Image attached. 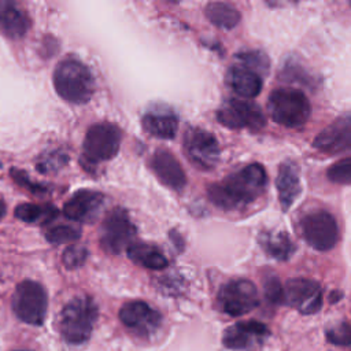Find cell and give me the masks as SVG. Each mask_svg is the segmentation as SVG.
I'll list each match as a JSON object with an SVG mask.
<instances>
[{
    "mask_svg": "<svg viewBox=\"0 0 351 351\" xmlns=\"http://www.w3.org/2000/svg\"><path fill=\"white\" fill-rule=\"evenodd\" d=\"M204 15L214 26L221 29H233L240 22L239 10L223 1L208 3L204 8Z\"/></svg>",
    "mask_w": 351,
    "mask_h": 351,
    "instance_id": "cb8c5ba5",
    "label": "cell"
},
{
    "mask_svg": "<svg viewBox=\"0 0 351 351\" xmlns=\"http://www.w3.org/2000/svg\"><path fill=\"white\" fill-rule=\"evenodd\" d=\"M263 291L267 302L273 304L284 303V285L276 276H267L263 282Z\"/></svg>",
    "mask_w": 351,
    "mask_h": 351,
    "instance_id": "4dcf8cb0",
    "label": "cell"
},
{
    "mask_svg": "<svg viewBox=\"0 0 351 351\" xmlns=\"http://www.w3.org/2000/svg\"><path fill=\"white\" fill-rule=\"evenodd\" d=\"M30 27L26 12L14 1L0 0V32L8 38H22Z\"/></svg>",
    "mask_w": 351,
    "mask_h": 351,
    "instance_id": "44dd1931",
    "label": "cell"
},
{
    "mask_svg": "<svg viewBox=\"0 0 351 351\" xmlns=\"http://www.w3.org/2000/svg\"><path fill=\"white\" fill-rule=\"evenodd\" d=\"M217 119L229 129H250L256 132L266 123L263 111L252 100L228 99L217 110Z\"/></svg>",
    "mask_w": 351,
    "mask_h": 351,
    "instance_id": "ba28073f",
    "label": "cell"
},
{
    "mask_svg": "<svg viewBox=\"0 0 351 351\" xmlns=\"http://www.w3.org/2000/svg\"><path fill=\"white\" fill-rule=\"evenodd\" d=\"M302 234L306 243L317 251H329L339 241V226L335 217L317 210L302 219Z\"/></svg>",
    "mask_w": 351,
    "mask_h": 351,
    "instance_id": "9c48e42d",
    "label": "cell"
},
{
    "mask_svg": "<svg viewBox=\"0 0 351 351\" xmlns=\"http://www.w3.org/2000/svg\"><path fill=\"white\" fill-rule=\"evenodd\" d=\"M267 110L271 119L287 128H298L306 123L310 117V101L296 88H277L267 100Z\"/></svg>",
    "mask_w": 351,
    "mask_h": 351,
    "instance_id": "277c9868",
    "label": "cell"
},
{
    "mask_svg": "<svg viewBox=\"0 0 351 351\" xmlns=\"http://www.w3.org/2000/svg\"><path fill=\"white\" fill-rule=\"evenodd\" d=\"M262 78L263 77H261L256 71L240 63L233 64L226 74V82L232 88V90L237 96L247 100L261 93L263 85Z\"/></svg>",
    "mask_w": 351,
    "mask_h": 351,
    "instance_id": "d6986e66",
    "label": "cell"
},
{
    "mask_svg": "<svg viewBox=\"0 0 351 351\" xmlns=\"http://www.w3.org/2000/svg\"><path fill=\"white\" fill-rule=\"evenodd\" d=\"M121 140L122 133L117 125L110 122L95 123L84 137L82 156L90 165L110 160L117 155Z\"/></svg>",
    "mask_w": 351,
    "mask_h": 351,
    "instance_id": "8992f818",
    "label": "cell"
},
{
    "mask_svg": "<svg viewBox=\"0 0 351 351\" xmlns=\"http://www.w3.org/2000/svg\"><path fill=\"white\" fill-rule=\"evenodd\" d=\"M53 86L63 100L84 104L89 101L93 95L95 81L88 66L70 56L59 62L55 67Z\"/></svg>",
    "mask_w": 351,
    "mask_h": 351,
    "instance_id": "7a4b0ae2",
    "label": "cell"
},
{
    "mask_svg": "<svg viewBox=\"0 0 351 351\" xmlns=\"http://www.w3.org/2000/svg\"><path fill=\"white\" fill-rule=\"evenodd\" d=\"M15 351H25V350H15Z\"/></svg>",
    "mask_w": 351,
    "mask_h": 351,
    "instance_id": "d6a6232c",
    "label": "cell"
},
{
    "mask_svg": "<svg viewBox=\"0 0 351 351\" xmlns=\"http://www.w3.org/2000/svg\"><path fill=\"white\" fill-rule=\"evenodd\" d=\"M237 63L244 64L254 71H256L261 77H263L269 71V59L267 56L261 51H247L237 53L236 56Z\"/></svg>",
    "mask_w": 351,
    "mask_h": 351,
    "instance_id": "484cf974",
    "label": "cell"
},
{
    "mask_svg": "<svg viewBox=\"0 0 351 351\" xmlns=\"http://www.w3.org/2000/svg\"><path fill=\"white\" fill-rule=\"evenodd\" d=\"M184 152L191 163L202 170L217 166L219 145L215 136L200 128H188L184 133Z\"/></svg>",
    "mask_w": 351,
    "mask_h": 351,
    "instance_id": "30bf717a",
    "label": "cell"
},
{
    "mask_svg": "<svg viewBox=\"0 0 351 351\" xmlns=\"http://www.w3.org/2000/svg\"><path fill=\"white\" fill-rule=\"evenodd\" d=\"M97 306L90 296H75L59 315V332L69 344L85 343L93 330L97 319Z\"/></svg>",
    "mask_w": 351,
    "mask_h": 351,
    "instance_id": "3957f363",
    "label": "cell"
},
{
    "mask_svg": "<svg viewBox=\"0 0 351 351\" xmlns=\"http://www.w3.org/2000/svg\"><path fill=\"white\" fill-rule=\"evenodd\" d=\"M149 167L158 180L170 189L181 191L186 184V176L177 158L166 151L158 149L149 158Z\"/></svg>",
    "mask_w": 351,
    "mask_h": 351,
    "instance_id": "2e32d148",
    "label": "cell"
},
{
    "mask_svg": "<svg viewBox=\"0 0 351 351\" xmlns=\"http://www.w3.org/2000/svg\"><path fill=\"white\" fill-rule=\"evenodd\" d=\"M81 230L70 225H56L45 232V237L51 244L74 243L80 239Z\"/></svg>",
    "mask_w": 351,
    "mask_h": 351,
    "instance_id": "4316f807",
    "label": "cell"
},
{
    "mask_svg": "<svg viewBox=\"0 0 351 351\" xmlns=\"http://www.w3.org/2000/svg\"><path fill=\"white\" fill-rule=\"evenodd\" d=\"M259 244L262 250L277 261H288L296 245L292 239L282 230H266L259 234Z\"/></svg>",
    "mask_w": 351,
    "mask_h": 351,
    "instance_id": "7402d4cb",
    "label": "cell"
},
{
    "mask_svg": "<svg viewBox=\"0 0 351 351\" xmlns=\"http://www.w3.org/2000/svg\"><path fill=\"white\" fill-rule=\"evenodd\" d=\"M11 307L14 314L25 324L40 326L48 308V296L44 287L36 281L25 280L19 282L12 295Z\"/></svg>",
    "mask_w": 351,
    "mask_h": 351,
    "instance_id": "5b68a950",
    "label": "cell"
},
{
    "mask_svg": "<svg viewBox=\"0 0 351 351\" xmlns=\"http://www.w3.org/2000/svg\"><path fill=\"white\" fill-rule=\"evenodd\" d=\"M15 217L23 222H48L51 221L53 217H56L58 211L55 207L52 206H37V204H32V203H23L16 206L15 208Z\"/></svg>",
    "mask_w": 351,
    "mask_h": 351,
    "instance_id": "d4e9b609",
    "label": "cell"
},
{
    "mask_svg": "<svg viewBox=\"0 0 351 351\" xmlns=\"http://www.w3.org/2000/svg\"><path fill=\"white\" fill-rule=\"evenodd\" d=\"M104 196L95 191H78L63 206L64 215L77 222H92L103 207Z\"/></svg>",
    "mask_w": 351,
    "mask_h": 351,
    "instance_id": "e0dca14e",
    "label": "cell"
},
{
    "mask_svg": "<svg viewBox=\"0 0 351 351\" xmlns=\"http://www.w3.org/2000/svg\"><path fill=\"white\" fill-rule=\"evenodd\" d=\"M267 185L266 170L261 163H251L211 184L207 188L208 200L222 210L243 208L255 202Z\"/></svg>",
    "mask_w": 351,
    "mask_h": 351,
    "instance_id": "6da1fadb",
    "label": "cell"
},
{
    "mask_svg": "<svg viewBox=\"0 0 351 351\" xmlns=\"http://www.w3.org/2000/svg\"><path fill=\"white\" fill-rule=\"evenodd\" d=\"M284 304L302 314H314L322 306V291L318 282L308 278H291L284 285Z\"/></svg>",
    "mask_w": 351,
    "mask_h": 351,
    "instance_id": "7c38bea8",
    "label": "cell"
},
{
    "mask_svg": "<svg viewBox=\"0 0 351 351\" xmlns=\"http://www.w3.org/2000/svg\"><path fill=\"white\" fill-rule=\"evenodd\" d=\"M126 252L134 263L151 270H162L169 265V261L163 252L152 244L133 243L129 245Z\"/></svg>",
    "mask_w": 351,
    "mask_h": 351,
    "instance_id": "603a6c76",
    "label": "cell"
},
{
    "mask_svg": "<svg viewBox=\"0 0 351 351\" xmlns=\"http://www.w3.org/2000/svg\"><path fill=\"white\" fill-rule=\"evenodd\" d=\"M276 186L278 192V202L282 210L287 211L302 192L299 170L293 162H285L280 165Z\"/></svg>",
    "mask_w": 351,
    "mask_h": 351,
    "instance_id": "ffe728a7",
    "label": "cell"
},
{
    "mask_svg": "<svg viewBox=\"0 0 351 351\" xmlns=\"http://www.w3.org/2000/svg\"><path fill=\"white\" fill-rule=\"evenodd\" d=\"M218 302L226 314L239 317L254 310L259 303V298L254 282L245 278H237L222 285L218 293Z\"/></svg>",
    "mask_w": 351,
    "mask_h": 351,
    "instance_id": "8fae6325",
    "label": "cell"
},
{
    "mask_svg": "<svg viewBox=\"0 0 351 351\" xmlns=\"http://www.w3.org/2000/svg\"><path fill=\"white\" fill-rule=\"evenodd\" d=\"M269 336V329L259 321H243L225 329L222 343L230 350H247L261 344Z\"/></svg>",
    "mask_w": 351,
    "mask_h": 351,
    "instance_id": "9a60e30c",
    "label": "cell"
},
{
    "mask_svg": "<svg viewBox=\"0 0 351 351\" xmlns=\"http://www.w3.org/2000/svg\"><path fill=\"white\" fill-rule=\"evenodd\" d=\"M315 149L333 155L351 149V114L336 118L332 123L324 128L314 138Z\"/></svg>",
    "mask_w": 351,
    "mask_h": 351,
    "instance_id": "5bb4252c",
    "label": "cell"
},
{
    "mask_svg": "<svg viewBox=\"0 0 351 351\" xmlns=\"http://www.w3.org/2000/svg\"><path fill=\"white\" fill-rule=\"evenodd\" d=\"M4 215H5V204H4V202L0 199V219H1Z\"/></svg>",
    "mask_w": 351,
    "mask_h": 351,
    "instance_id": "1f68e13d",
    "label": "cell"
},
{
    "mask_svg": "<svg viewBox=\"0 0 351 351\" xmlns=\"http://www.w3.org/2000/svg\"><path fill=\"white\" fill-rule=\"evenodd\" d=\"M141 125L148 134L158 138L170 140L177 134L178 117L170 107L156 106L149 108L143 115Z\"/></svg>",
    "mask_w": 351,
    "mask_h": 351,
    "instance_id": "ac0fdd59",
    "label": "cell"
},
{
    "mask_svg": "<svg viewBox=\"0 0 351 351\" xmlns=\"http://www.w3.org/2000/svg\"><path fill=\"white\" fill-rule=\"evenodd\" d=\"M326 339L335 346H351V322L337 324L326 330Z\"/></svg>",
    "mask_w": 351,
    "mask_h": 351,
    "instance_id": "f1b7e54d",
    "label": "cell"
},
{
    "mask_svg": "<svg viewBox=\"0 0 351 351\" xmlns=\"http://www.w3.org/2000/svg\"><path fill=\"white\" fill-rule=\"evenodd\" d=\"M136 226L128 211L115 207L107 213L100 228V244L108 254H119L133 244L136 237Z\"/></svg>",
    "mask_w": 351,
    "mask_h": 351,
    "instance_id": "52a82bcc",
    "label": "cell"
},
{
    "mask_svg": "<svg viewBox=\"0 0 351 351\" xmlns=\"http://www.w3.org/2000/svg\"><path fill=\"white\" fill-rule=\"evenodd\" d=\"M326 176L335 184H351V156L335 162L326 170Z\"/></svg>",
    "mask_w": 351,
    "mask_h": 351,
    "instance_id": "83f0119b",
    "label": "cell"
},
{
    "mask_svg": "<svg viewBox=\"0 0 351 351\" xmlns=\"http://www.w3.org/2000/svg\"><path fill=\"white\" fill-rule=\"evenodd\" d=\"M121 322L138 336L152 335L160 325V314L148 303L133 300L125 303L119 310Z\"/></svg>",
    "mask_w": 351,
    "mask_h": 351,
    "instance_id": "4fadbf2b",
    "label": "cell"
},
{
    "mask_svg": "<svg viewBox=\"0 0 351 351\" xmlns=\"http://www.w3.org/2000/svg\"><path fill=\"white\" fill-rule=\"evenodd\" d=\"M88 258V251L85 247L82 245H78V244H71L69 245L63 255H62V261H63V265L67 267V269H77L80 266L84 265V262L86 261Z\"/></svg>",
    "mask_w": 351,
    "mask_h": 351,
    "instance_id": "f546056e",
    "label": "cell"
}]
</instances>
